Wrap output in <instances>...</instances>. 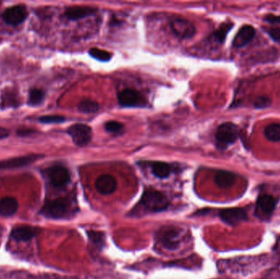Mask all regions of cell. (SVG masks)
Listing matches in <instances>:
<instances>
[{
	"mask_svg": "<svg viewBox=\"0 0 280 279\" xmlns=\"http://www.w3.org/2000/svg\"><path fill=\"white\" fill-rule=\"evenodd\" d=\"M73 212L70 200L61 197L48 201L43 206L40 213L48 219H60L68 218Z\"/></svg>",
	"mask_w": 280,
	"mask_h": 279,
	"instance_id": "6da1fadb",
	"label": "cell"
},
{
	"mask_svg": "<svg viewBox=\"0 0 280 279\" xmlns=\"http://www.w3.org/2000/svg\"><path fill=\"white\" fill-rule=\"evenodd\" d=\"M140 205L148 212L157 213L167 209L170 206V202L163 192L148 188L143 192L140 198Z\"/></svg>",
	"mask_w": 280,
	"mask_h": 279,
	"instance_id": "7a4b0ae2",
	"label": "cell"
},
{
	"mask_svg": "<svg viewBox=\"0 0 280 279\" xmlns=\"http://www.w3.org/2000/svg\"><path fill=\"white\" fill-rule=\"evenodd\" d=\"M239 137V130L235 124L232 122H225L217 128L215 132V142L218 149L225 150L230 145L238 140Z\"/></svg>",
	"mask_w": 280,
	"mask_h": 279,
	"instance_id": "3957f363",
	"label": "cell"
},
{
	"mask_svg": "<svg viewBox=\"0 0 280 279\" xmlns=\"http://www.w3.org/2000/svg\"><path fill=\"white\" fill-rule=\"evenodd\" d=\"M117 100L120 106L123 107H143L147 106L145 97L133 89H125L118 93Z\"/></svg>",
	"mask_w": 280,
	"mask_h": 279,
	"instance_id": "277c9868",
	"label": "cell"
},
{
	"mask_svg": "<svg viewBox=\"0 0 280 279\" xmlns=\"http://www.w3.org/2000/svg\"><path fill=\"white\" fill-rule=\"evenodd\" d=\"M51 185L55 187H64L70 183L69 170L63 165H53L45 170Z\"/></svg>",
	"mask_w": 280,
	"mask_h": 279,
	"instance_id": "5b68a950",
	"label": "cell"
},
{
	"mask_svg": "<svg viewBox=\"0 0 280 279\" xmlns=\"http://www.w3.org/2000/svg\"><path fill=\"white\" fill-rule=\"evenodd\" d=\"M68 134L76 146L85 147L91 141L92 129L85 124H75L68 128Z\"/></svg>",
	"mask_w": 280,
	"mask_h": 279,
	"instance_id": "8992f818",
	"label": "cell"
},
{
	"mask_svg": "<svg viewBox=\"0 0 280 279\" xmlns=\"http://www.w3.org/2000/svg\"><path fill=\"white\" fill-rule=\"evenodd\" d=\"M27 9L25 6L15 5L7 8L3 14V19L8 25H21L27 18Z\"/></svg>",
	"mask_w": 280,
	"mask_h": 279,
	"instance_id": "52a82bcc",
	"label": "cell"
},
{
	"mask_svg": "<svg viewBox=\"0 0 280 279\" xmlns=\"http://www.w3.org/2000/svg\"><path fill=\"white\" fill-rule=\"evenodd\" d=\"M170 29L178 38L189 39L195 35L194 25L188 20L182 18H175L170 22Z\"/></svg>",
	"mask_w": 280,
	"mask_h": 279,
	"instance_id": "ba28073f",
	"label": "cell"
},
{
	"mask_svg": "<svg viewBox=\"0 0 280 279\" xmlns=\"http://www.w3.org/2000/svg\"><path fill=\"white\" fill-rule=\"evenodd\" d=\"M219 216L224 223L230 226H235L241 222L246 221L248 219L247 213L243 208L221 209L219 212Z\"/></svg>",
	"mask_w": 280,
	"mask_h": 279,
	"instance_id": "9c48e42d",
	"label": "cell"
},
{
	"mask_svg": "<svg viewBox=\"0 0 280 279\" xmlns=\"http://www.w3.org/2000/svg\"><path fill=\"white\" fill-rule=\"evenodd\" d=\"M180 231L178 229L172 228L168 229L163 231L161 233L159 237V242H160L162 247L168 251H174L177 249L180 246Z\"/></svg>",
	"mask_w": 280,
	"mask_h": 279,
	"instance_id": "30bf717a",
	"label": "cell"
},
{
	"mask_svg": "<svg viewBox=\"0 0 280 279\" xmlns=\"http://www.w3.org/2000/svg\"><path fill=\"white\" fill-rule=\"evenodd\" d=\"M40 158V155L30 154L23 157H13L0 162V169H17L32 164Z\"/></svg>",
	"mask_w": 280,
	"mask_h": 279,
	"instance_id": "8fae6325",
	"label": "cell"
},
{
	"mask_svg": "<svg viewBox=\"0 0 280 279\" xmlns=\"http://www.w3.org/2000/svg\"><path fill=\"white\" fill-rule=\"evenodd\" d=\"M117 181L111 175H102L96 180L95 188L100 194L109 195L115 192Z\"/></svg>",
	"mask_w": 280,
	"mask_h": 279,
	"instance_id": "7c38bea8",
	"label": "cell"
},
{
	"mask_svg": "<svg viewBox=\"0 0 280 279\" xmlns=\"http://www.w3.org/2000/svg\"><path fill=\"white\" fill-rule=\"evenodd\" d=\"M256 30L253 25H245L238 30L235 37L233 40V46L240 48L248 45L255 36Z\"/></svg>",
	"mask_w": 280,
	"mask_h": 279,
	"instance_id": "4fadbf2b",
	"label": "cell"
},
{
	"mask_svg": "<svg viewBox=\"0 0 280 279\" xmlns=\"http://www.w3.org/2000/svg\"><path fill=\"white\" fill-rule=\"evenodd\" d=\"M96 10V8L87 6H73L67 8L64 16L68 20L76 21L93 15Z\"/></svg>",
	"mask_w": 280,
	"mask_h": 279,
	"instance_id": "5bb4252c",
	"label": "cell"
},
{
	"mask_svg": "<svg viewBox=\"0 0 280 279\" xmlns=\"http://www.w3.org/2000/svg\"><path fill=\"white\" fill-rule=\"evenodd\" d=\"M40 232L38 228L22 226L15 228L11 232V237L18 242H28L34 238Z\"/></svg>",
	"mask_w": 280,
	"mask_h": 279,
	"instance_id": "9a60e30c",
	"label": "cell"
},
{
	"mask_svg": "<svg viewBox=\"0 0 280 279\" xmlns=\"http://www.w3.org/2000/svg\"><path fill=\"white\" fill-rule=\"evenodd\" d=\"M18 202L15 197H5L0 200V215L3 217L13 216L18 211Z\"/></svg>",
	"mask_w": 280,
	"mask_h": 279,
	"instance_id": "2e32d148",
	"label": "cell"
},
{
	"mask_svg": "<svg viewBox=\"0 0 280 279\" xmlns=\"http://www.w3.org/2000/svg\"><path fill=\"white\" fill-rule=\"evenodd\" d=\"M215 185L220 188H228L234 185L236 175L234 173L227 170H219L214 177Z\"/></svg>",
	"mask_w": 280,
	"mask_h": 279,
	"instance_id": "e0dca14e",
	"label": "cell"
},
{
	"mask_svg": "<svg viewBox=\"0 0 280 279\" xmlns=\"http://www.w3.org/2000/svg\"><path fill=\"white\" fill-rule=\"evenodd\" d=\"M277 204V200L271 195H261L258 197L257 207L264 214H270L275 210Z\"/></svg>",
	"mask_w": 280,
	"mask_h": 279,
	"instance_id": "ac0fdd59",
	"label": "cell"
},
{
	"mask_svg": "<svg viewBox=\"0 0 280 279\" xmlns=\"http://www.w3.org/2000/svg\"><path fill=\"white\" fill-rule=\"evenodd\" d=\"M151 168L153 170V175L159 179H165L171 173L170 164L165 162H153L151 163Z\"/></svg>",
	"mask_w": 280,
	"mask_h": 279,
	"instance_id": "d6986e66",
	"label": "cell"
},
{
	"mask_svg": "<svg viewBox=\"0 0 280 279\" xmlns=\"http://www.w3.org/2000/svg\"><path fill=\"white\" fill-rule=\"evenodd\" d=\"M87 236L90 242L92 243L93 247H95L96 249H98V251L103 249L105 245V235L103 232L90 230V231H88Z\"/></svg>",
	"mask_w": 280,
	"mask_h": 279,
	"instance_id": "ffe728a7",
	"label": "cell"
},
{
	"mask_svg": "<svg viewBox=\"0 0 280 279\" xmlns=\"http://www.w3.org/2000/svg\"><path fill=\"white\" fill-rule=\"evenodd\" d=\"M264 135L270 142H280V124L268 125L264 130Z\"/></svg>",
	"mask_w": 280,
	"mask_h": 279,
	"instance_id": "44dd1931",
	"label": "cell"
},
{
	"mask_svg": "<svg viewBox=\"0 0 280 279\" xmlns=\"http://www.w3.org/2000/svg\"><path fill=\"white\" fill-rule=\"evenodd\" d=\"M99 109V105L95 101L91 99L83 100L78 105V110L80 113L90 114V113H95Z\"/></svg>",
	"mask_w": 280,
	"mask_h": 279,
	"instance_id": "7402d4cb",
	"label": "cell"
},
{
	"mask_svg": "<svg viewBox=\"0 0 280 279\" xmlns=\"http://www.w3.org/2000/svg\"><path fill=\"white\" fill-rule=\"evenodd\" d=\"M232 23H224L223 25H220V27L218 30H215L213 34V38L215 41L220 44H222L225 41V38L227 36L228 33L230 32V30L233 28Z\"/></svg>",
	"mask_w": 280,
	"mask_h": 279,
	"instance_id": "603a6c76",
	"label": "cell"
},
{
	"mask_svg": "<svg viewBox=\"0 0 280 279\" xmlns=\"http://www.w3.org/2000/svg\"><path fill=\"white\" fill-rule=\"evenodd\" d=\"M90 56L92 58H95L96 60L102 61V62H108L110 61L113 55L111 52L105 50L99 49L97 47H93L89 51Z\"/></svg>",
	"mask_w": 280,
	"mask_h": 279,
	"instance_id": "cb8c5ba5",
	"label": "cell"
},
{
	"mask_svg": "<svg viewBox=\"0 0 280 279\" xmlns=\"http://www.w3.org/2000/svg\"><path fill=\"white\" fill-rule=\"evenodd\" d=\"M45 97V93L42 90L39 89H33L30 90V94H29V100L28 103L30 106H36L42 102Z\"/></svg>",
	"mask_w": 280,
	"mask_h": 279,
	"instance_id": "d4e9b609",
	"label": "cell"
},
{
	"mask_svg": "<svg viewBox=\"0 0 280 279\" xmlns=\"http://www.w3.org/2000/svg\"><path fill=\"white\" fill-rule=\"evenodd\" d=\"M271 103L272 100L270 97H268L267 95H261L256 97L253 102V107H255L256 109H265L270 107Z\"/></svg>",
	"mask_w": 280,
	"mask_h": 279,
	"instance_id": "484cf974",
	"label": "cell"
},
{
	"mask_svg": "<svg viewBox=\"0 0 280 279\" xmlns=\"http://www.w3.org/2000/svg\"><path fill=\"white\" fill-rule=\"evenodd\" d=\"M105 130L112 134H120L124 131V125L117 120H110L104 125Z\"/></svg>",
	"mask_w": 280,
	"mask_h": 279,
	"instance_id": "4316f807",
	"label": "cell"
},
{
	"mask_svg": "<svg viewBox=\"0 0 280 279\" xmlns=\"http://www.w3.org/2000/svg\"><path fill=\"white\" fill-rule=\"evenodd\" d=\"M39 120L44 124H59V123L64 122L66 118L62 116L58 115L44 116L40 117Z\"/></svg>",
	"mask_w": 280,
	"mask_h": 279,
	"instance_id": "83f0119b",
	"label": "cell"
},
{
	"mask_svg": "<svg viewBox=\"0 0 280 279\" xmlns=\"http://www.w3.org/2000/svg\"><path fill=\"white\" fill-rule=\"evenodd\" d=\"M268 34L273 40L280 41V26L270 28V30H268Z\"/></svg>",
	"mask_w": 280,
	"mask_h": 279,
	"instance_id": "f1b7e54d",
	"label": "cell"
},
{
	"mask_svg": "<svg viewBox=\"0 0 280 279\" xmlns=\"http://www.w3.org/2000/svg\"><path fill=\"white\" fill-rule=\"evenodd\" d=\"M264 20L271 24H279L280 23V16L273 15V14H268L265 16Z\"/></svg>",
	"mask_w": 280,
	"mask_h": 279,
	"instance_id": "f546056e",
	"label": "cell"
},
{
	"mask_svg": "<svg viewBox=\"0 0 280 279\" xmlns=\"http://www.w3.org/2000/svg\"><path fill=\"white\" fill-rule=\"evenodd\" d=\"M8 136V130L4 128L0 127V140H3Z\"/></svg>",
	"mask_w": 280,
	"mask_h": 279,
	"instance_id": "4dcf8cb0",
	"label": "cell"
},
{
	"mask_svg": "<svg viewBox=\"0 0 280 279\" xmlns=\"http://www.w3.org/2000/svg\"><path fill=\"white\" fill-rule=\"evenodd\" d=\"M31 133H33L31 130H18V135H21V136H25V135H29Z\"/></svg>",
	"mask_w": 280,
	"mask_h": 279,
	"instance_id": "1f68e13d",
	"label": "cell"
}]
</instances>
